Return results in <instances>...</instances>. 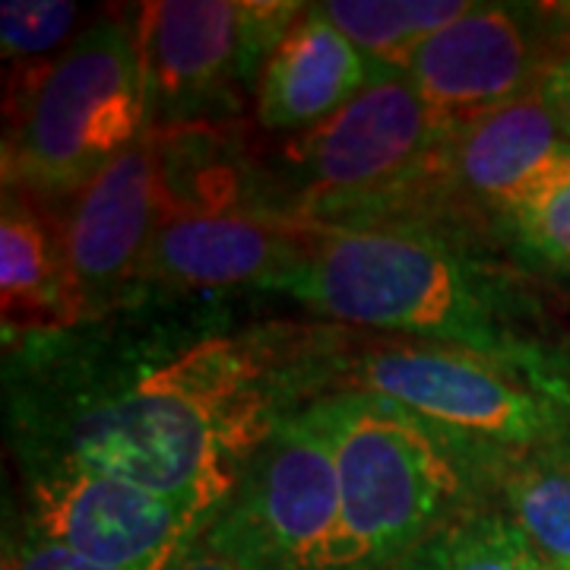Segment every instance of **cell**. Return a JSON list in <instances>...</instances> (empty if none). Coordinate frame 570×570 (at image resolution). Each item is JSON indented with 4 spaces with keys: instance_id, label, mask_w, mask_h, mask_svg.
<instances>
[{
    "instance_id": "21",
    "label": "cell",
    "mask_w": 570,
    "mask_h": 570,
    "mask_svg": "<svg viewBox=\"0 0 570 570\" xmlns=\"http://www.w3.org/2000/svg\"><path fill=\"white\" fill-rule=\"evenodd\" d=\"M13 554H17V570H115L102 568L96 561H86L80 554L61 549L55 542H45V539H32Z\"/></svg>"
},
{
    "instance_id": "19",
    "label": "cell",
    "mask_w": 570,
    "mask_h": 570,
    "mask_svg": "<svg viewBox=\"0 0 570 570\" xmlns=\"http://www.w3.org/2000/svg\"><path fill=\"white\" fill-rule=\"evenodd\" d=\"M501 213L520 242L549 264L570 266V149L546 165Z\"/></svg>"
},
{
    "instance_id": "24",
    "label": "cell",
    "mask_w": 570,
    "mask_h": 570,
    "mask_svg": "<svg viewBox=\"0 0 570 570\" xmlns=\"http://www.w3.org/2000/svg\"><path fill=\"white\" fill-rule=\"evenodd\" d=\"M554 570H570V564H561V568H554Z\"/></svg>"
},
{
    "instance_id": "22",
    "label": "cell",
    "mask_w": 570,
    "mask_h": 570,
    "mask_svg": "<svg viewBox=\"0 0 570 570\" xmlns=\"http://www.w3.org/2000/svg\"><path fill=\"white\" fill-rule=\"evenodd\" d=\"M535 89L542 92V99L551 108L564 140L570 142V51L554 63H546V73H542Z\"/></svg>"
},
{
    "instance_id": "17",
    "label": "cell",
    "mask_w": 570,
    "mask_h": 570,
    "mask_svg": "<svg viewBox=\"0 0 570 570\" xmlns=\"http://www.w3.org/2000/svg\"><path fill=\"white\" fill-rule=\"evenodd\" d=\"M390 570H554L510 517L456 513Z\"/></svg>"
},
{
    "instance_id": "16",
    "label": "cell",
    "mask_w": 570,
    "mask_h": 570,
    "mask_svg": "<svg viewBox=\"0 0 570 570\" xmlns=\"http://www.w3.org/2000/svg\"><path fill=\"white\" fill-rule=\"evenodd\" d=\"M472 7L466 0H330L321 3V13L374 63L406 70L409 58L434 32Z\"/></svg>"
},
{
    "instance_id": "14",
    "label": "cell",
    "mask_w": 570,
    "mask_h": 570,
    "mask_svg": "<svg viewBox=\"0 0 570 570\" xmlns=\"http://www.w3.org/2000/svg\"><path fill=\"white\" fill-rule=\"evenodd\" d=\"M568 149L570 142L539 89L456 121L448 140L453 175L472 197H482L498 209H504L546 165Z\"/></svg>"
},
{
    "instance_id": "9",
    "label": "cell",
    "mask_w": 570,
    "mask_h": 570,
    "mask_svg": "<svg viewBox=\"0 0 570 570\" xmlns=\"http://www.w3.org/2000/svg\"><path fill=\"white\" fill-rule=\"evenodd\" d=\"M32 520L39 539L115 570H171L204 527L178 501L73 463L36 479Z\"/></svg>"
},
{
    "instance_id": "5",
    "label": "cell",
    "mask_w": 570,
    "mask_h": 570,
    "mask_svg": "<svg viewBox=\"0 0 570 570\" xmlns=\"http://www.w3.org/2000/svg\"><path fill=\"white\" fill-rule=\"evenodd\" d=\"M352 393L381 396L428 425L494 444H549L570 431V384L554 371L520 374L469 348L377 346L340 367Z\"/></svg>"
},
{
    "instance_id": "18",
    "label": "cell",
    "mask_w": 570,
    "mask_h": 570,
    "mask_svg": "<svg viewBox=\"0 0 570 570\" xmlns=\"http://www.w3.org/2000/svg\"><path fill=\"white\" fill-rule=\"evenodd\" d=\"M508 504L513 523L530 535L554 568L570 564V466L530 460L510 472Z\"/></svg>"
},
{
    "instance_id": "12",
    "label": "cell",
    "mask_w": 570,
    "mask_h": 570,
    "mask_svg": "<svg viewBox=\"0 0 570 570\" xmlns=\"http://www.w3.org/2000/svg\"><path fill=\"white\" fill-rule=\"evenodd\" d=\"M311 232L314 223L225 206L163 213L142 273L178 288H264L302 254Z\"/></svg>"
},
{
    "instance_id": "15",
    "label": "cell",
    "mask_w": 570,
    "mask_h": 570,
    "mask_svg": "<svg viewBox=\"0 0 570 570\" xmlns=\"http://www.w3.org/2000/svg\"><path fill=\"white\" fill-rule=\"evenodd\" d=\"M0 298L7 324L63 317V245L7 190L0 219Z\"/></svg>"
},
{
    "instance_id": "20",
    "label": "cell",
    "mask_w": 570,
    "mask_h": 570,
    "mask_svg": "<svg viewBox=\"0 0 570 570\" xmlns=\"http://www.w3.org/2000/svg\"><path fill=\"white\" fill-rule=\"evenodd\" d=\"M77 20V3L61 0H3L0 3V51L10 58H36L67 39Z\"/></svg>"
},
{
    "instance_id": "13",
    "label": "cell",
    "mask_w": 570,
    "mask_h": 570,
    "mask_svg": "<svg viewBox=\"0 0 570 570\" xmlns=\"http://www.w3.org/2000/svg\"><path fill=\"white\" fill-rule=\"evenodd\" d=\"M384 70L390 67L355 48L321 7H305L261 67L257 121L266 130L302 134L346 108Z\"/></svg>"
},
{
    "instance_id": "7",
    "label": "cell",
    "mask_w": 570,
    "mask_h": 570,
    "mask_svg": "<svg viewBox=\"0 0 570 570\" xmlns=\"http://www.w3.org/2000/svg\"><path fill=\"white\" fill-rule=\"evenodd\" d=\"M456 121L431 111L403 70H384L333 118L295 134L288 168L314 213H340L419 181Z\"/></svg>"
},
{
    "instance_id": "11",
    "label": "cell",
    "mask_w": 570,
    "mask_h": 570,
    "mask_svg": "<svg viewBox=\"0 0 570 570\" xmlns=\"http://www.w3.org/2000/svg\"><path fill=\"white\" fill-rule=\"evenodd\" d=\"M409 82L431 111L466 121L539 86L546 63L527 10L472 7L409 58Z\"/></svg>"
},
{
    "instance_id": "8",
    "label": "cell",
    "mask_w": 570,
    "mask_h": 570,
    "mask_svg": "<svg viewBox=\"0 0 570 570\" xmlns=\"http://www.w3.org/2000/svg\"><path fill=\"white\" fill-rule=\"evenodd\" d=\"M302 10V3L247 0L142 3L137 29L149 115L165 127L216 108L257 63L264 67Z\"/></svg>"
},
{
    "instance_id": "10",
    "label": "cell",
    "mask_w": 570,
    "mask_h": 570,
    "mask_svg": "<svg viewBox=\"0 0 570 570\" xmlns=\"http://www.w3.org/2000/svg\"><path fill=\"white\" fill-rule=\"evenodd\" d=\"M165 209L163 156L146 134L77 194L63 225V317L80 321L140 276Z\"/></svg>"
},
{
    "instance_id": "1",
    "label": "cell",
    "mask_w": 570,
    "mask_h": 570,
    "mask_svg": "<svg viewBox=\"0 0 570 570\" xmlns=\"http://www.w3.org/2000/svg\"><path fill=\"white\" fill-rule=\"evenodd\" d=\"M276 425V390L261 352L213 336L82 409L61 463L156 491L206 523Z\"/></svg>"
},
{
    "instance_id": "6",
    "label": "cell",
    "mask_w": 570,
    "mask_h": 570,
    "mask_svg": "<svg viewBox=\"0 0 570 570\" xmlns=\"http://www.w3.org/2000/svg\"><path fill=\"white\" fill-rule=\"evenodd\" d=\"M340 539V482L324 428L279 419L235 491L209 517L204 542L245 570H330Z\"/></svg>"
},
{
    "instance_id": "25",
    "label": "cell",
    "mask_w": 570,
    "mask_h": 570,
    "mask_svg": "<svg viewBox=\"0 0 570 570\" xmlns=\"http://www.w3.org/2000/svg\"><path fill=\"white\" fill-rule=\"evenodd\" d=\"M568 456H570V448H568Z\"/></svg>"
},
{
    "instance_id": "2",
    "label": "cell",
    "mask_w": 570,
    "mask_h": 570,
    "mask_svg": "<svg viewBox=\"0 0 570 570\" xmlns=\"http://www.w3.org/2000/svg\"><path fill=\"white\" fill-rule=\"evenodd\" d=\"M264 288L346 324L415 333L491 358H517V343L489 279L431 238L387 228L314 225L302 254Z\"/></svg>"
},
{
    "instance_id": "4",
    "label": "cell",
    "mask_w": 570,
    "mask_h": 570,
    "mask_svg": "<svg viewBox=\"0 0 570 570\" xmlns=\"http://www.w3.org/2000/svg\"><path fill=\"white\" fill-rule=\"evenodd\" d=\"M146 118L140 29L102 17L32 80L3 146L7 187L80 194L146 137Z\"/></svg>"
},
{
    "instance_id": "3",
    "label": "cell",
    "mask_w": 570,
    "mask_h": 570,
    "mask_svg": "<svg viewBox=\"0 0 570 570\" xmlns=\"http://www.w3.org/2000/svg\"><path fill=\"white\" fill-rule=\"evenodd\" d=\"M340 482L330 570H390L463 501V475L425 419L381 396L343 393L311 406Z\"/></svg>"
},
{
    "instance_id": "23",
    "label": "cell",
    "mask_w": 570,
    "mask_h": 570,
    "mask_svg": "<svg viewBox=\"0 0 570 570\" xmlns=\"http://www.w3.org/2000/svg\"><path fill=\"white\" fill-rule=\"evenodd\" d=\"M171 570H245L242 564H235L232 558H225L219 551H213L204 539H194L187 549L178 554V561L171 564Z\"/></svg>"
}]
</instances>
